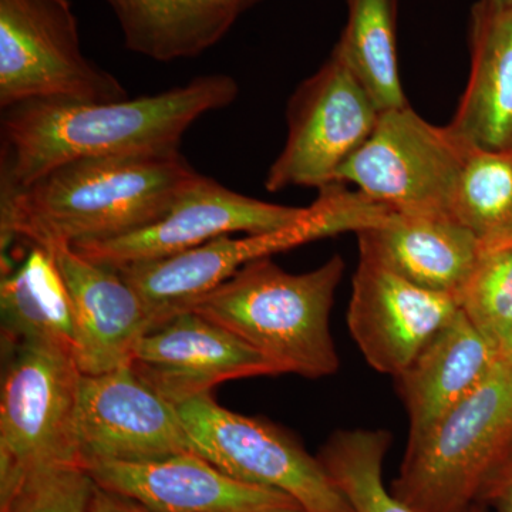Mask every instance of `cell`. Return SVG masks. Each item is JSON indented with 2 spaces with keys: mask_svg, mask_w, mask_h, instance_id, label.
<instances>
[{
  "mask_svg": "<svg viewBox=\"0 0 512 512\" xmlns=\"http://www.w3.org/2000/svg\"><path fill=\"white\" fill-rule=\"evenodd\" d=\"M238 90L231 76L210 74L138 99L13 104L0 120V188L28 187L82 158L177 153L192 123L234 103Z\"/></svg>",
  "mask_w": 512,
  "mask_h": 512,
  "instance_id": "1",
  "label": "cell"
},
{
  "mask_svg": "<svg viewBox=\"0 0 512 512\" xmlns=\"http://www.w3.org/2000/svg\"><path fill=\"white\" fill-rule=\"evenodd\" d=\"M200 173L180 151L82 158L23 188H0L2 256L16 239L35 247L120 237L153 224Z\"/></svg>",
  "mask_w": 512,
  "mask_h": 512,
  "instance_id": "2",
  "label": "cell"
},
{
  "mask_svg": "<svg viewBox=\"0 0 512 512\" xmlns=\"http://www.w3.org/2000/svg\"><path fill=\"white\" fill-rule=\"evenodd\" d=\"M343 272L340 255L303 274H291L271 258L258 259L202 295L188 311L237 335L282 375L322 379L340 367L330 312Z\"/></svg>",
  "mask_w": 512,
  "mask_h": 512,
  "instance_id": "3",
  "label": "cell"
},
{
  "mask_svg": "<svg viewBox=\"0 0 512 512\" xmlns=\"http://www.w3.org/2000/svg\"><path fill=\"white\" fill-rule=\"evenodd\" d=\"M319 191L306 217L289 227L245 238L224 235L183 254L117 269L146 305L151 329L188 311L202 295L251 262L318 239L357 234L382 221L390 211L342 183L325 185Z\"/></svg>",
  "mask_w": 512,
  "mask_h": 512,
  "instance_id": "4",
  "label": "cell"
},
{
  "mask_svg": "<svg viewBox=\"0 0 512 512\" xmlns=\"http://www.w3.org/2000/svg\"><path fill=\"white\" fill-rule=\"evenodd\" d=\"M512 444V370L498 362L478 389L407 443L390 491L416 512H470Z\"/></svg>",
  "mask_w": 512,
  "mask_h": 512,
  "instance_id": "5",
  "label": "cell"
},
{
  "mask_svg": "<svg viewBox=\"0 0 512 512\" xmlns=\"http://www.w3.org/2000/svg\"><path fill=\"white\" fill-rule=\"evenodd\" d=\"M82 377L72 350L63 346L3 342L0 497L30 471L80 464L76 413Z\"/></svg>",
  "mask_w": 512,
  "mask_h": 512,
  "instance_id": "6",
  "label": "cell"
},
{
  "mask_svg": "<svg viewBox=\"0 0 512 512\" xmlns=\"http://www.w3.org/2000/svg\"><path fill=\"white\" fill-rule=\"evenodd\" d=\"M123 84L87 59L69 0H0V107L29 100L117 101Z\"/></svg>",
  "mask_w": 512,
  "mask_h": 512,
  "instance_id": "7",
  "label": "cell"
},
{
  "mask_svg": "<svg viewBox=\"0 0 512 512\" xmlns=\"http://www.w3.org/2000/svg\"><path fill=\"white\" fill-rule=\"evenodd\" d=\"M470 144L410 106L382 111L372 134L342 165L335 183L393 211L448 212Z\"/></svg>",
  "mask_w": 512,
  "mask_h": 512,
  "instance_id": "8",
  "label": "cell"
},
{
  "mask_svg": "<svg viewBox=\"0 0 512 512\" xmlns=\"http://www.w3.org/2000/svg\"><path fill=\"white\" fill-rule=\"evenodd\" d=\"M177 410L195 453L229 477L281 491L308 512H353L319 458L274 424L231 412L211 393Z\"/></svg>",
  "mask_w": 512,
  "mask_h": 512,
  "instance_id": "9",
  "label": "cell"
},
{
  "mask_svg": "<svg viewBox=\"0 0 512 512\" xmlns=\"http://www.w3.org/2000/svg\"><path fill=\"white\" fill-rule=\"evenodd\" d=\"M382 111L333 49L289 100L288 134L265 178L275 192L335 183L342 165L372 134Z\"/></svg>",
  "mask_w": 512,
  "mask_h": 512,
  "instance_id": "10",
  "label": "cell"
},
{
  "mask_svg": "<svg viewBox=\"0 0 512 512\" xmlns=\"http://www.w3.org/2000/svg\"><path fill=\"white\" fill-rule=\"evenodd\" d=\"M309 207H286L239 194L198 175L173 207L153 224L73 248L84 258L113 269L183 254L224 235L264 234L301 221Z\"/></svg>",
  "mask_w": 512,
  "mask_h": 512,
  "instance_id": "11",
  "label": "cell"
},
{
  "mask_svg": "<svg viewBox=\"0 0 512 512\" xmlns=\"http://www.w3.org/2000/svg\"><path fill=\"white\" fill-rule=\"evenodd\" d=\"M76 446L83 467L195 453L177 406L148 387L130 365L101 375H83Z\"/></svg>",
  "mask_w": 512,
  "mask_h": 512,
  "instance_id": "12",
  "label": "cell"
},
{
  "mask_svg": "<svg viewBox=\"0 0 512 512\" xmlns=\"http://www.w3.org/2000/svg\"><path fill=\"white\" fill-rule=\"evenodd\" d=\"M130 367L175 406L228 380L282 375L247 342L192 311L148 330L131 353Z\"/></svg>",
  "mask_w": 512,
  "mask_h": 512,
  "instance_id": "13",
  "label": "cell"
},
{
  "mask_svg": "<svg viewBox=\"0 0 512 512\" xmlns=\"http://www.w3.org/2000/svg\"><path fill=\"white\" fill-rule=\"evenodd\" d=\"M460 311L454 296L427 291L359 256L348 328L367 365L402 375L430 339Z\"/></svg>",
  "mask_w": 512,
  "mask_h": 512,
  "instance_id": "14",
  "label": "cell"
},
{
  "mask_svg": "<svg viewBox=\"0 0 512 512\" xmlns=\"http://www.w3.org/2000/svg\"><path fill=\"white\" fill-rule=\"evenodd\" d=\"M94 483L151 512H264L301 507L272 488L242 483L197 453L84 467Z\"/></svg>",
  "mask_w": 512,
  "mask_h": 512,
  "instance_id": "15",
  "label": "cell"
},
{
  "mask_svg": "<svg viewBox=\"0 0 512 512\" xmlns=\"http://www.w3.org/2000/svg\"><path fill=\"white\" fill-rule=\"evenodd\" d=\"M72 298L76 359L83 375H101L130 365L138 340L151 329L138 293L117 269L84 258L67 244L47 248Z\"/></svg>",
  "mask_w": 512,
  "mask_h": 512,
  "instance_id": "16",
  "label": "cell"
},
{
  "mask_svg": "<svg viewBox=\"0 0 512 512\" xmlns=\"http://www.w3.org/2000/svg\"><path fill=\"white\" fill-rule=\"evenodd\" d=\"M359 256L427 291L460 298L483 244L448 212L389 211L357 232Z\"/></svg>",
  "mask_w": 512,
  "mask_h": 512,
  "instance_id": "17",
  "label": "cell"
},
{
  "mask_svg": "<svg viewBox=\"0 0 512 512\" xmlns=\"http://www.w3.org/2000/svg\"><path fill=\"white\" fill-rule=\"evenodd\" d=\"M498 362L493 342L460 308L396 377L409 416V441L429 433L484 383Z\"/></svg>",
  "mask_w": 512,
  "mask_h": 512,
  "instance_id": "18",
  "label": "cell"
},
{
  "mask_svg": "<svg viewBox=\"0 0 512 512\" xmlns=\"http://www.w3.org/2000/svg\"><path fill=\"white\" fill-rule=\"evenodd\" d=\"M471 69L466 90L448 124L470 146L512 147V5L478 0L471 13Z\"/></svg>",
  "mask_w": 512,
  "mask_h": 512,
  "instance_id": "19",
  "label": "cell"
},
{
  "mask_svg": "<svg viewBox=\"0 0 512 512\" xmlns=\"http://www.w3.org/2000/svg\"><path fill=\"white\" fill-rule=\"evenodd\" d=\"M128 49L157 62L190 59L227 35L238 0H106Z\"/></svg>",
  "mask_w": 512,
  "mask_h": 512,
  "instance_id": "20",
  "label": "cell"
},
{
  "mask_svg": "<svg viewBox=\"0 0 512 512\" xmlns=\"http://www.w3.org/2000/svg\"><path fill=\"white\" fill-rule=\"evenodd\" d=\"M2 342H46L76 349L77 329L72 298L55 258L32 245L0 282Z\"/></svg>",
  "mask_w": 512,
  "mask_h": 512,
  "instance_id": "21",
  "label": "cell"
},
{
  "mask_svg": "<svg viewBox=\"0 0 512 512\" xmlns=\"http://www.w3.org/2000/svg\"><path fill=\"white\" fill-rule=\"evenodd\" d=\"M348 22L335 50L380 111L409 106L397 57V0H346Z\"/></svg>",
  "mask_w": 512,
  "mask_h": 512,
  "instance_id": "22",
  "label": "cell"
},
{
  "mask_svg": "<svg viewBox=\"0 0 512 512\" xmlns=\"http://www.w3.org/2000/svg\"><path fill=\"white\" fill-rule=\"evenodd\" d=\"M392 443L386 430H338L323 444L319 461L353 512H416L383 483V463ZM470 512H484L474 505Z\"/></svg>",
  "mask_w": 512,
  "mask_h": 512,
  "instance_id": "23",
  "label": "cell"
},
{
  "mask_svg": "<svg viewBox=\"0 0 512 512\" xmlns=\"http://www.w3.org/2000/svg\"><path fill=\"white\" fill-rule=\"evenodd\" d=\"M450 212L483 247L512 241V147L470 148Z\"/></svg>",
  "mask_w": 512,
  "mask_h": 512,
  "instance_id": "24",
  "label": "cell"
},
{
  "mask_svg": "<svg viewBox=\"0 0 512 512\" xmlns=\"http://www.w3.org/2000/svg\"><path fill=\"white\" fill-rule=\"evenodd\" d=\"M458 302L495 346L512 325V241L483 248Z\"/></svg>",
  "mask_w": 512,
  "mask_h": 512,
  "instance_id": "25",
  "label": "cell"
},
{
  "mask_svg": "<svg viewBox=\"0 0 512 512\" xmlns=\"http://www.w3.org/2000/svg\"><path fill=\"white\" fill-rule=\"evenodd\" d=\"M96 483L80 464L39 468L0 497V512H90Z\"/></svg>",
  "mask_w": 512,
  "mask_h": 512,
  "instance_id": "26",
  "label": "cell"
},
{
  "mask_svg": "<svg viewBox=\"0 0 512 512\" xmlns=\"http://www.w3.org/2000/svg\"><path fill=\"white\" fill-rule=\"evenodd\" d=\"M90 512H151L143 505L136 501L128 500L110 491L103 490L96 484L94 490L92 504H90Z\"/></svg>",
  "mask_w": 512,
  "mask_h": 512,
  "instance_id": "27",
  "label": "cell"
},
{
  "mask_svg": "<svg viewBox=\"0 0 512 512\" xmlns=\"http://www.w3.org/2000/svg\"><path fill=\"white\" fill-rule=\"evenodd\" d=\"M512 481V444L511 447L508 448L507 453L503 457V460L500 461L493 474H491L490 480L485 484L483 494H481L480 503H487L488 498L491 497L495 493V491L500 490L501 487H504L505 484L511 483Z\"/></svg>",
  "mask_w": 512,
  "mask_h": 512,
  "instance_id": "28",
  "label": "cell"
},
{
  "mask_svg": "<svg viewBox=\"0 0 512 512\" xmlns=\"http://www.w3.org/2000/svg\"><path fill=\"white\" fill-rule=\"evenodd\" d=\"M485 504L493 505L497 512H512V481L495 491Z\"/></svg>",
  "mask_w": 512,
  "mask_h": 512,
  "instance_id": "29",
  "label": "cell"
},
{
  "mask_svg": "<svg viewBox=\"0 0 512 512\" xmlns=\"http://www.w3.org/2000/svg\"><path fill=\"white\" fill-rule=\"evenodd\" d=\"M498 357L508 369L512 370V325L505 330L503 336L495 342Z\"/></svg>",
  "mask_w": 512,
  "mask_h": 512,
  "instance_id": "30",
  "label": "cell"
},
{
  "mask_svg": "<svg viewBox=\"0 0 512 512\" xmlns=\"http://www.w3.org/2000/svg\"><path fill=\"white\" fill-rule=\"evenodd\" d=\"M484 2L494 6V8H505V6L512 5V0H484Z\"/></svg>",
  "mask_w": 512,
  "mask_h": 512,
  "instance_id": "31",
  "label": "cell"
},
{
  "mask_svg": "<svg viewBox=\"0 0 512 512\" xmlns=\"http://www.w3.org/2000/svg\"><path fill=\"white\" fill-rule=\"evenodd\" d=\"M238 2L241 5L242 12H245V10L251 9L252 6H255L261 0H238Z\"/></svg>",
  "mask_w": 512,
  "mask_h": 512,
  "instance_id": "32",
  "label": "cell"
},
{
  "mask_svg": "<svg viewBox=\"0 0 512 512\" xmlns=\"http://www.w3.org/2000/svg\"><path fill=\"white\" fill-rule=\"evenodd\" d=\"M264 512H308L303 510L302 507H288V508H278V510L264 511Z\"/></svg>",
  "mask_w": 512,
  "mask_h": 512,
  "instance_id": "33",
  "label": "cell"
}]
</instances>
